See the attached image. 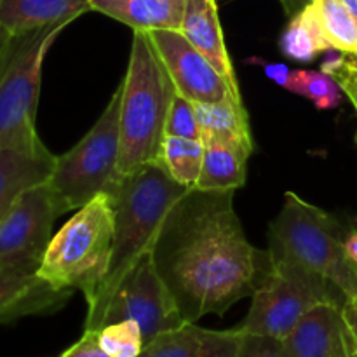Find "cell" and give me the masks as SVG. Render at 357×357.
I'll use <instances>...</instances> for the list:
<instances>
[{
  "label": "cell",
  "instance_id": "6da1fadb",
  "mask_svg": "<svg viewBox=\"0 0 357 357\" xmlns=\"http://www.w3.org/2000/svg\"><path fill=\"white\" fill-rule=\"evenodd\" d=\"M152 258L185 323L225 314L253 296L272 268L271 251L244 236L232 190L190 188L164 220Z\"/></svg>",
  "mask_w": 357,
  "mask_h": 357
},
{
  "label": "cell",
  "instance_id": "7a4b0ae2",
  "mask_svg": "<svg viewBox=\"0 0 357 357\" xmlns=\"http://www.w3.org/2000/svg\"><path fill=\"white\" fill-rule=\"evenodd\" d=\"M190 190L152 162L121 176L107 192L115 215L110 267L93 302L87 305L84 331H98L112 293L143 255L153 250L160 227L173 206Z\"/></svg>",
  "mask_w": 357,
  "mask_h": 357
},
{
  "label": "cell",
  "instance_id": "3957f363",
  "mask_svg": "<svg viewBox=\"0 0 357 357\" xmlns=\"http://www.w3.org/2000/svg\"><path fill=\"white\" fill-rule=\"evenodd\" d=\"M121 86L119 178L157 162L166 138L171 101L176 94V87L146 31L132 30L128 72Z\"/></svg>",
  "mask_w": 357,
  "mask_h": 357
},
{
  "label": "cell",
  "instance_id": "277c9868",
  "mask_svg": "<svg viewBox=\"0 0 357 357\" xmlns=\"http://www.w3.org/2000/svg\"><path fill=\"white\" fill-rule=\"evenodd\" d=\"M114 232L112 197L101 192L52 236L37 274L58 289H79L89 305L107 278Z\"/></svg>",
  "mask_w": 357,
  "mask_h": 357
},
{
  "label": "cell",
  "instance_id": "5b68a950",
  "mask_svg": "<svg viewBox=\"0 0 357 357\" xmlns=\"http://www.w3.org/2000/svg\"><path fill=\"white\" fill-rule=\"evenodd\" d=\"M271 250L288 255L326 278L345 300L357 295V265L345 253V237L337 220L286 192L284 204L271 223Z\"/></svg>",
  "mask_w": 357,
  "mask_h": 357
},
{
  "label": "cell",
  "instance_id": "8992f818",
  "mask_svg": "<svg viewBox=\"0 0 357 357\" xmlns=\"http://www.w3.org/2000/svg\"><path fill=\"white\" fill-rule=\"evenodd\" d=\"M122 86L112 94L96 124L73 149L56 157L49 185L61 215L80 209L119 180Z\"/></svg>",
  "mask_w": 357,
  "mask_h": 357
},
{
  "label": "cell",
  "instance_id": "52a82bcc",
  "mask_svg": "<svg viewBox=\"0 0 357 357\" xmlns=\"http://www.w3.org/2000/svg\"><path fill=\"white\" fill-rule=\"evenodd\" d=\"M271 251L272 268L251 296L250 312L239 330L286 338L303 316L324 302L345 303V296L326 278L303 267L288 255Z\"/></svg>",
  "mask_w": 357,
  "mask_h": 357
},
{
  "label": "cell",
  "instance_id": "ba28073f",
  "mask_svg": "<svg viewBox=\"0 0 357 357\" xmlns=\"http://www.w3.org/2000/svg\"><path fill=\"white\" fill-rule=\"evenodd\" d=\"M70 23H56L13 35L0 59V145L33 131L42 66L49 49Z\"/></svg>",
  "mask_w": 357,
  "mask_h": 357
},
{
  "label": "cell",
  "instance_id": "9c48e42d",
  "mask_svg": "<svg viewBox=\"0 0 357 357\" xmlns=\"http://www.w3.org/2000/svg\"><path fill=\"white\" fill-rule=\"evenodd\" d=\"M136 321L145 345L166 331L183 326L185 319L174 296L157 272L152 251L143 255L112 293L101 319L105 324Z\"/></svg>",
  "mask_w": 357,
  "mask_h": 357
},
{
  "label": "cell",
  "instance_id": "30bf717a",
  "mask_svg": "<svg viewBox=\"0 0 357 357\" xmlns=\"http://www.w3.org/2000/svg\"><path fill=\"white\" fill-rule=\"evenodd\" d=\"M58 216L49 180L24 192L0 222V265L38 272Z\"/></svg>",
  "mask_w": 357,
  "mask_h": 357
},
{
  "label": "cell",
  "instance_id": "8fae6325",
  "mask_svg": "<svg viewBox=\"0 0 357 357\" xmlns=\"http://www.w3.org/2000/svg\"><path fill=\"white\" fill-rule=\"evenodd\" d=\"M157 54L162 59L176 93L194 103H220L237 98L218 70L188 42L181 30L146 31Z\"/></svg>",
  "mask_w": 357,
  "mask_h": 357
},
{
  "label": "cell",
  "instance_id": "7c38bea8",
  "mask_svg": "<svg viewBox=\"0 0 357 357\" xmlns=\"http://www.w3.org/2000/svg\"><path fill=\"white\" fill-rule=\"evenodd\" d=\"M54 164L56 155L42 143L37 129L0 145V222L24 192L51 178Z\"/></svg>",
  "mask_w": 357,
  "mask_h": 357
},
{
  "label": "cell",
  "instance_id": "4fadbf2b",
  "mask_svg": "<svg viewBox=\"0 0 357 357\" xmlns=\"http://www.w3.org/2000/svg\"><path fill=\"white\" fill-rule=\"evenodd\" d=\"M72 289H58L35 271L0 265V323L51 314L65 307Z\"/></svg>",
  "mask_w": 357,
  "mask_h": 357
},
{
  "label": "cell",
  "instance_id": "5bb4252c",
  "mask_svg": "<svg viewBox=\"0 0 357 357\" xmlns=\"http://www.w3.org/2000/svg\"><path fill=\"white\" fill-rule=\"evenodd\" d=\"M243 331H215L185 323L160 333L145 345L139 357H239Z\"/></svg>",
  "mask_w": 357,
  "mask_h": 357
},
{
  "label": "cell",
  "instance_id": "9a60e30c",
  "mask_svg": "<svg viewBox=\"0 0 357 357\" xmlns=\"http://www.w3.org/2000/svg\"><path fill=\"white\" fill-rule=\"evenodd\" d=\"M181 33L218 70L232 93L241 98L236 72L227 51L216 0H187Z\"/></svg>",
  "mask_w": 357,
  "mask_h": 357
},
{
  "label": "cell",
  "instance_id": "2e32d148",
  "mask_svg": "<svg viewBox=\"0 0 357 357\" xmlns=\"http://www.w3.org/2000/svg\"><path fill=\"white\" fill-rule=\"evenodd\" d=\"M344 330L342 303L324 302L305 314L282 338L288 357H333Z\"/></svg>",
  "mask_w": 357,
  "mask_h": 357
},
{
  "label": "cell",
  "instance_id": "e0dca14e",
  "mask_svg": "<svg viewBox=\"0 0 357 357\" xmlns=\"http://www.w3.org/2000/svg\"><path fill=\"white\" fill-rule=\"evenodd\" d=\"M89 10V0H3L0 26L10 35H21L56 23H72Z\"/></svg>",
  "mask_w": 357,
  "mask_h": 357
},
{
  "label": "cell",
  "instance_id": "ac0fdd59",
  "mask_svg": "<svg viewBox=\"0 0 357 357\" xmlns=\"http://www.w3.org/2000/svg\"><path fill=\"white\" fill-rule=\"evenodd\" d=\"M204 160L194 188L209 192H236L246 183L248 160L253 146L225 139H202Z\"/></svg>",
  "mask_w": 357,
  "mask_h": 357
},
{
  "label": "cell",
  "instance_id": "d6986e66",
  "mask_svg": "<svg viewBox=\"0 0 357 357\" xmlns=\"http://www.w3.org/2000/svg\"><path fill=\"white\" fill-rule=\"evenodd\" d=\"M91 10L110 16L132 30H181L187 0H89Z\"/></svg>",
  "mask_w": 357,
  "mask_h": 357
},
{
  "label": "cell",
  "instance_id": "ffe728a7",
  "mask_svg": "<svg viewBox=\"0 0 357 357\" xmlns=\"http://www.w3.org/2000/svg\"><path fill=\"white\" fill-rule=\"evenodd\" d=\"M202 139H225L253 146L250 119L243 101L225 100L220 103H194Z\"/></svg>",
  "mask_w": 357,
  "mask_h": 357
},
{
  "label": "cell",
  "instance_id": "44dd1931",
  "mask_svg": "<svg viewBox=\"0 0 357 357\" xmlns=\"http://www.w3.org/2000/svg\"><path fill=\"white\" fill-rule=\"evenodd\" d=\"M279 45L286 58L300 63L312 61L317 54L330 51L331 45L321 28L312 2L291 16Z\"/></svg>",
  "mask_w": 357,
  "mask_h": 357
},
{
  "label": "cell",
  "instance_id": "7402d4cb",
  "mask_svg": "<svg viewBox=\"0 0 357 357\" xmlns=\"http://www.w3.org/2000/svg\"><path fill=\"white\" fill-rule=\"evenodd\" d=\"M202 160H204V145L201 139L166 136L160 146L157 164H160L174 181L183 187L194 188L201 176Z\"/></svg>",
  "mask_w": 357,
  "mask_h": 357
},
{
  "label": "cell",
  "instance_id": "603a6c76",
  "mask_svg": "<svg viewBox=\"0 0 357 357\" xmlns=\"http://www.w3.org/2000/svg\"><path fill=\"white\" fill-rule=\"evenodd\" d=\"M321 28L331 49L344 54L357 52V21L342 0H312Z\"/></svg>",
  "mask_w": 357,
  "mask_h": 357
},
{
  "label": "cell",
  "instance_id": "cb8c5ba5",
  "mask_svg": "<svg viewBox=\"0 0 357 357\" xmlns=\"http://www.w3.org/2000/svg\"><path fill=\"white\" fill-rule=\"evenodd\" d=\"M284 89L305 96L316 103L321 110H330L340 105L342 89L337 80L324 72L312 70H291Z\"/></svg>",
  "mask_w": 357,
  "mask_h": 357
},
{
  "label": "cell",
  "instance_id": "d4e9b609",
  "mask_svg": "<svg viewBox=\"0 0 357 357\" xmlns=\"http://www.w3.org/2000/svg\"><path fill=\"white\" fill-rule=\"evenodd\" d=\"M98 344L112 357H139L145 349L142 328L136 321L105 324L96 331Z\"/></svg>",
  "mask_w": 357,
  "mask_h": 357
},
{
  "label": "cell",
  "instance_id": "484cf974",
  "mask_svg": "<svg viewBox=\"0 0 357 357\" xmlns=\"http://www.w3.org/2000/svg\"><path fill=\"white\" fill-rule=\"evenodd\" d=\"M166 136L201 139L202 142L201 126H199L197 114H195L194 101L187 100L180 93L174 94L173 101H171V108L166 121Z\"/></svg>",
  "mask_w": 357,
  "mask_h": 357
},
{
  "label": "cell",
  "instance_id": "4316f807",
  "mask_svg": "<svg viewBox=\"0 0 357 357\" xmlns=\"http://www.w3.org/2000/svg\"><path fill=\"white\" fill-rule=\"evenodd\" d=\"M338 52V51H337ZM321 72L328 73L337 80L342 93L347 94L351 103L354 105L357 112V59L354 54H344L338 52L337 56H331L330 59L323 63Z\"/></svg>",
  "mask_w": 357,
  "mask_h": 357
},
{
  "label": "cell",
  "instance_id": "83f0119b",
  "mask_svg": "<svg viewBox=\"0 0 357 357\" xmlns=\"http://www.w3.org/2000/svg\"><path fill=\"white\" fill-rule=\"evenodd\" d=\"M243 331V330H241ZM239 357H288L281 338L243 331Z\"/></svg>",
  "mask_w": 357,
  "mask_h": 357
},
{
  "label": "cell",
  "instance_id": "f1b7e54d",
  "mask_svg": "<svg viewBox=\"0 0 357 357\" xmlns=\"http://www.w3.org/2000/svg\"><path fill=\"white\" fill-rule=\"evenodd\" d=\"M59 357H112L98 344L96 331H84L82 337Z\"/></svg>",
  "mask_w": 357,
  "mask_h": 357
},
{
  "label": "cell",
  "instance_id": "f546056e",
  "mask_svg": "<svg viewBox=\"0 0 357 357\" xmlns=\"http://www.w3.org/2000/svg\"><path fill=\"white\" fill-rule=\"evenodd\" d=\"M342 317H344L345 326L351 331L352 338H354L357 344V295L345 300V303L342 305Z\"/></svg>",
  "mask_w": 357,
  "mask_h": 357
},
{
  "label": "cell",
  "instance_id": "4dcf8cb0",
  "mask_svg": "<svg viewBox=\"0 0 357 357\" xmlns=\"http://www.w3.org/2000/svg\"><path fill=\"white\" fill-rule=\"evenodd\" d=\"M333 357H357V344L354 338H352L351 331L345 326V323L344 330H342L340 342H338L337 349H335Z\"/></svg>",
  "mask_w": 357,
  "mask_h": 357
},
{
  "label": "cell",
  "instance_id": "1f68e13d",
  "mask_svg": "<svg viewBox=\"0 0 357 357\" xmlns=\"http://www.w3.org/2000/svg\"><path fill=\"white\" fill-rule=\"evenodd\" d=\"M289 72H291V70H289L286 65H281V63H267V65H265V73H267L274 82H278L279 86L282 87L286 86V80H288Z\"/></svg>",
  "mask_w": 357,
  "mask_h": 357
},
{
  "label": "cell",
  "instance_id": "d6a6232c",
  "mask_svg": "<svg viewBox=\"0 0 357 357\" xmlns=\"http://www.w3.org/2000/svg\"><path fill=\"white\" fill-rule=\"evenodd\" d=\"M312 0H281L282 7H284V13L288 14L289 17L298 14L303 7H307Z\"/></svg>",
  "mask_w": 357,
  "mask_h": 357
},
{
  "label": "cell",
  "instance_id": "836d02e7",
  "mask_svg": "<svg viewBox=\"0 0 357 357\" xmlns=\"http://www.w3.org/2000/svg\"><path fill=\"white\" fill-rule=\"evenodd\" d=\"M345 253H347L349 260L357 265V230L345 237Z\"/></svg>",
  "mask_w": 357,
  "mask_h": 357
},
{
  "label": "cell",
  "instance_id": "e575fe53",
  "mask_svg": "<svg viewBox=\"0 0 357 357\" xmlns=\"http://www.w3.org/2000/svg\"><path fill=\"white\" fill-rule=\"evenodd\" d=\"M10 37H13V35H10V33H7V31L3 30L2 26H0V59L3 58V54H6L7 47H9Z\"/></svg>",
  "mask_w": 357,
  "mask_h": 357
},
{
  "label": "cell",
  "instance_id": "d590c367",
  "mask_svg": "<svg viewBox=\"0 0 357 357\" xmlns=\"http://www.w3.org/2000/svg\"><path fill=\"white\" fill-rule=\"evenodd\" d=\"M342 2H344V6L351 10V14L356 17V21H357V0H342Z\"/></svg>",
  "mask_w": 357,
  "mask_h": 357
},
{
  "label": "cell",
  "instance_id": "8d00e7d4",
  "mask_svg": "<svg viewBox=\"0 0 357 357\" xmlns=\"http://www.w3.org/2000/svg\"><path fill=\"white\" fill-rule=\"evenodd\" d=\"M2 2H3V0H0V6H2Z\"/></svg>",
  "mask_w": 357,
  "mask_h": 357
},
{
  "label": "cell",
  "instance_id": "74e56055",
  "mask_svg": "<svg viewBox=\"0 0 357 357\" xmlns=\"http://www.w3.org/2000/svg\"><path fill=\"white\" fill-rule=\"evenodd\" d=\"M354 56H356V59H357V52H356V54H354Z\"/></svg>",
  "mask_w": 357,
  "mask_h": 357
},
{
  "label": "cell",
  "instance_id": "f35d334b",
  "mask_svg": "<svg viewBox=\"0 0 357 357\" xmlns=\"http://www.w3.org/2000/svg\"><path fill=\"white\" fill-rule=\"evenodd\" d=\"M356 142H357V136H356Z\"/></svg>",
  "mask_w": 357,
  "mask_h": 357
}]
</instances>
